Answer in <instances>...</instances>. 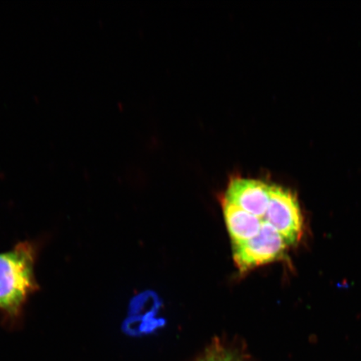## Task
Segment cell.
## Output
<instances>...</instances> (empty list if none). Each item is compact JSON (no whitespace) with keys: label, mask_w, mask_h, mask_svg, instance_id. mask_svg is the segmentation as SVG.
Masks as SVG:
<instances>
[{"label":"cell","mask_w":361,"mask_h":361,"mask_svg":"<svg viewBox=\"0 0 361 361\" xmlns=\"http://www.w3.org/2000/svg\"><path fill=\"white\" fill-rule=\"evenodd\" d=\"M39 245L18 243L0 252V319L6 326H19L31 296L40 290L35 277Z\"/></svg>","instance_id":"obj_1"},{"label":"cell","mask_w":361,"mask_h":361,"mask_svg":"<svg viewBox=\"0 0 361 361\" xmlns=\"http://www.w3.org/2000/svg\"><path fill=\"white\" fill-rule=\"evenodd\" d=\"M288 245L300 241L304 233V219L295 194L288 189L271 185L267 210L264 216Z\"/></svg>","instance_id":"obj_2"},{"label":"cell","mask_w":361,"mask_h":361,"mask_svg":"<svg viewBox=\"0 0 361 361\" xmlns=\"http://www.w3.org/2000/svg\"><path fill=\"white\" fill-rule=\"evenodd\" d=\"M287 242L272 226L263 222L259 232L250 240L233 245V259L240 272L281 260L286 255Z\"/></svg>","instance_id":"obj_3"},{"label":"cell","mask_w":361,"mask_h":361,"mask_svg":"<svg viewBox=\"0 0 361 361\" xmlns=\"http://www.w3.org/2000/svg\"><path fill=\"white\" fill-rule=\"evenodd\" d=\"M270 187L262 180L234 178L229 182L224 200L261 218L267 210Z\"/></svg>","instance_id":"obj_4"},{"label":"cell","mask_w":361,"mask_h":361,"mask_svg":"<svg viewBox=\"0 0 361 361\" xmlns=\"http://www.w3.org/2000/svg\"><path fill=\"white\" fill-rule=\"evenodd\" d=\"M223 207L226 224L233 245H240L258 234L263 224L258 216L248 214L240 207L225 200H223Z\"/></svg>","instance_id":"obj_5"},{"label":"cell","mask_w":361,"mask_h":361,"mask_svg":"<svg viewBox=\"0 0 361 361\" xmlns=\"http://www.w3.org/2000/svg\"><path fill=\"white\" fill-rule=\"evenodd\" d=\"M160 306V301L155 293L146 292L135 297L130 303V311L133 316H146L155 314L158 307Z\"/></svg>","instance_id":"obj_6"},{"label":"cell","mask_w":361,"mask_h":361,"mask_svg":"<svg viewBox=\"0 0 361 361\" xmlns=\"http://www.w3.org/2000/svg\"><path fill=\"white\" fill-rule=\"evenodd\" d=\"M197 361H242L231 351L223 347H212Z\"/></svg>","instance_id":"obj_7"}]
</instances>
